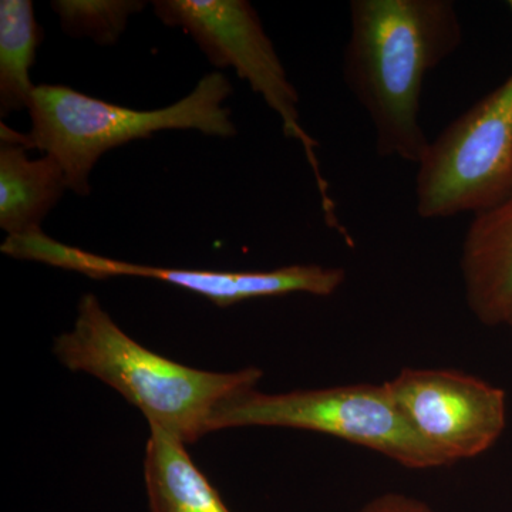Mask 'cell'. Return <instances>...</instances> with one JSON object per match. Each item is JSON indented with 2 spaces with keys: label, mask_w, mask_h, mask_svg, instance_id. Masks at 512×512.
<instances>
[{
  "label": "cell",
  "mask_w": 512,
  "mask_h": 512,
  "mask_svg": "<svg viewBox=\"0 0 512 512\" xmlns=\"http://www.w3.org/2000/svg\"><path fill=\"white\" fill-rule=\"evenodd\" d=\"M463 43L451 0H352L343 79L375 128L380 157L419 164L430 141L420 123L431 70Z\"/></svg>",
  "instance_id": "obj_1"
},
{
  "label": "cell",
  "mask_w": 512,
  "mask_h": 512,
  "mask_svg": "<svg viewBox=\"0 0 512 512\" xmlns=\"http://www.w3.org/2000/svg\"><path fill=\"white\" fill-rule=\"evenodd\" d=\"M53 353L70 372L94 376L140 409L150 427L192 444L210 433L222 403L256 389L264 372H208L181 365L140 345L86 293L73 328L57 336Z\"/></svg>",
  "instance_id": "obj_2"
},
{
  "label": "cell",
  "mask_w": 512,
  "mask_h": 512,
  "mask_svg": "<svg viewBox=\"0 0 512 512\" xmlns=\"http://www.w3.org/2000/svg\"><path fill=\"white\" fill-rule=\"evenodd\" d=\"M234 89L220 72L205 74L188 96L171 106L136 110L116 106L60 84H39L29 104L32 128L22 146L56 158L67 187L90 194V173L107 151L165 130H195L234 137L237 126L225 101Z\"/></svg>",
  "instance_id": "obj_3"
},
{
  "label": "cell",
  "mask_w": 512,
  "mask_h": 512,
  "mask_svg": "<svg viewBox=\"0 0 512 512\" xmlns=\"http://www.w3.org/2000/svg\"><path fill=\"white\" fill-rule=\"evenodd\" d=\"M279 427L315 431L370 448L412 470L450 466L400 412L386 382L231 397L212 416V431Z\"/></svg>",
  "instance_id": "obj_4"
},
{
  "label": "cell",
  "mask_w": 512,
  "mask_h": 512,
  "mask_svg": "<svg viewBox=\"0 0 512 512\" xmlns=\"http://www.w3.org/2000/svg\"><path fill=\"white\" fill-rule=\"evenodd\" d=\"M154 12L164 25L190 35L215 67L234 69L239 79L248 82L269 109L278 114L285 136L298 141L305 151L318 185L326 224L352 244L339 221L328 181L320 171L318 141L302 127L299 94L254 6L247 0H157Z\"/></svg>",
  "instance_id": "obj_5"
},
{
  "label": "cell",
  "mask_w": 512,
  "mask_h": 512,
  "mask_svg": "<svg viewBox=\"0 0 512 512\" xmlns=\"http://www.w3.org/2000/svg\"><path fill=\"white\" fill-rule=\"evenodd\" d=\"M416 175L424 220L478 215L512 191V73L430 141Z\"/></svg>",
  "instance_id": "obj_6"
},
{
  "label": "cell",
  "mask_w": 512,
  "mask_h": 512,
  "mask_svg": "<svg viewBox=\"0 0 512 512\" xmlns=\"http://www.w3.org/2000/svg\"><path fill=\"white\" fill-rule=\"evenodd\" d=\"M0 249L10 258L79 272L93 279L116 276L154 279L204 296L220 308L291 293L330 296L346 281L345 269L335 266L289 265L272 271L229 272L134 264L70 247L49 237L42 229L32 234L6 237Z\"/></svg>",
  "instance_id": "obj_7"
},
{
  "label": "cell",
  "mask_w": 512,
  "mask_h": 512,
  "mask_svg": "<svg viewBox=\"0 0 512 512\" xmlns=\"http://www.w3.org/2000/svg\"><path fill=\"white\" fill-rule=\"evenodd\" d=\"M400 412L448 464L487 453L507 426V394L454 369L400 370L386 382Z\"/></svg>",
  "instance_id": "obj_8"
},
{
  "label": "cell",
  "mask_w": 512,
  "mask_h": 512,
  "mask_svg": "<svg viewBox=\"0 0 512 512\" xmlns=\"http://www.w3.org/2000/svg\"><path fill=\"white\" fill-rule=\"evenodd\" d=\"M468 309L484 326H504L512 305V191L474 215L460 255Z\"/></svg>",
  "instance_id": "obj_9"
},
{
  "label": "cell",
  "mask_w": 512,
  "mask_h": 512,
  "mask_svg": "<svg viewBox=\"0 0 512 512\" xmlns=\"http://www.w3.org/2000/svg\"><path fill=\"white\" fill-rule=\"evenodd\" d=\"M28 148L2 143L0 147V227L8 234H32L67 187L63 168L52 156L30 158Z\"/></svg>",
  "instance_id": "obj_10"
},
{
  "label": "cell",
  "mask_w": 512,
  "mask_h": 512,
  "mask_svg": "<svg viewBox=\"0 0 512 512\" xmlns=\"http://www.w3.org/2000/svg\"><path fill=\"white\" fill-rule=\"evenodd\" d=\"M144 480L150 512H231L195 466L187 444L157 427H150Z\"/></svg>",
  "instance_id": "obj_11"
},
{
  "label": "cell",
  "mask_w": 512,
  "mask_h": 512,
  "mask_svg": "<svg viewBox=\"0 0 512 512\" xmlns=\"http://www.w3.org/2000/svg\"><path fill=\"white\" fill-rule=\"evenodd\" d=\"M42 28L30 0L0 2V114L29 109L36 86L30 79Z\"/></svg>",
  "instance_id": "obj_12"
},
{
  "label": "cell",
  "mask_w": 512,
  "mask_h": 512,
  "mask_svg": "<svg viewBox=\"0 0 512 512\" xmlns=\"http://www.w3.org/2000/svg\"><path fill=\"white\" fill-rule=\"evenodd\" d=\"M146 8L138 0H55L52 9L59 16L64 33L87 37L97 45L119 42L131 16Z\"/></svg>",
  "instance_id": "obj_13"
},
{
  "label": "cell",
  "mask_w": 512,
  "mask_h": 512,
  "mask_svg": "<svg viewBox=\"0 0 512 512\" xmlns=\"http://www.w3.org/2000/svg\"><path fill=\"white\" fill-rule=\"evenodd\" d=\"M359 512H436L430 505L400 493L377 495L370 500Z\"/></svg>",
  "instance_id": "obj_14"
},
{
  "label": "cell",
  "mask_w": 512,
  "mask_h": 512,
  "mask_svg": "<svg viewBox=\"0 0 512 512\" xmlns=\"http://www.w3.org/2000/svg\"><path fill=\"white\" fill-rule=\"evenodd\" d=\"M504 326H508L512 330V305L510 311L507 313V318H505Z\"/></svg>",
  "instance_id": "obj_15"
},
{
  "label": "cell",
  "mask_w": 512,
  "mask_h": 512,
  "mask_svg": "<svg viewBox=\"0 0 512 512\" xmlns=\"http://www.w3.org/2000/svg\"><path fill=\"white\" fill-rule=\"evenodd\" d=\"M508 8H510V10L512 12V0H511V2H508Z\"/></svg>",
  "instance_id": "obj_16"
}]
</instances>
